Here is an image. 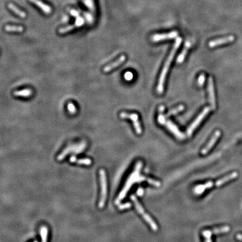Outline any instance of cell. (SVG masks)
Returning <instances> with one entry per match:
<instances>
[{"label": "cell", "mask_w": 242, "mask_h": 242, "mask_svg": "<svg viewBox=\"0 0 242 242\" xmlns=\"http://www.w3.org/2000/svg\"><path fill=\"white\" fill-rule=\"evenodd\" d=\"M142 166H143V163L141 161H139L137 163H136L134 171L132 172L131 176L128 177V178L127 180V182H126L123 189L122 190V191L121 192L120 194H119V196L117 197V200L115 201L116 204H119L121 201L124 199L126 195H127V194L128 192V190H130L131 187L135 183L141 182L143 181H147V182L148 181L149 178H147L146 177H144L141 175L140 172Z\"/></svg>", "instance_id": "obj_1"}, {"label": "cell", "mask_w": 242, "mask_h": 242, "mask_svg": "<svg viewBox=\"0 0 242 242\" xmlns=\"http://www.w3.org/2000/svg\"><path fill=\"white\" fill-rule=\"evenodd\" d=\"M181 43H182V39L180 38V37H178V38H177L176 40L174 45H173L171 52H170L169 56L168 57V59H167V60L166 61L164 66H163V69L162 71V73H161V75H160V77L159 79L158 87H157V91H158V94H159L163 93V87H164V83L166 81V77L167 76V73H168V72L170 65H171V63L172 62L173 57H174L175 54H176V51L179 49V47H180V45H181Z\"/></svg>", "instance_id": "obj_2"}, {"label": "cell", "mask_w": 242, "mask_h": 242, "mask_svg": "<svg viewBox=\"0 0 242 242\" xmlns=\"http://www.w3.org/2000/svg\"><path fill=\"white\" fill-rule=\"evenodd\" d=\"M238 176V173L236 172H234L231 173H229L225 176H224L223 178H221L219 180H218L216 182H208L204 184H200L196 186L194 190V192L195 193L196 195H200L202 194L207 189H209L211 187H213V186H221V185L224 184L226 182L230 181L231 180H233L235 178H236Z\"/></svg>", "instance_id": "obj_3"}, {"label": "cell", "mask_w": 242, "mask_h": 242, "mask_svg": "<svg viewBox=\"0 0 242 242\" xmlns=\"http://www.w3.org/2000/svg\"><path fill=\"white\" fill-rule=\"evenodd\" d=\"M131 200H132V202L134 203L135 206V207H136V209H137V210L138 212L142 214L143 217L144 218V219L146 221V222L149 225H150V227H151V229H152L153 231H158V225H157V224L154 222V221H153V220L152 219V218H151V217H150L148 214H147V213L145 212V210H144V209H143V207L141 206V204L139 203V201H138V200L137 199V198H136V196H134V195H132V196H131Z\"/></svg>", "instance_id": "obj_4"}, {"label": "cell", "mask_w": 242, "mask_h": 242, "mask_svg": "<svg viewBox=\"0 0 242 242\" xmlns=\"http://www.w3.org/2000/svg\"><path fill=\"white\" fill-rule=\"evenodd\" d=\"M100 179L101 184V196L100 200L99 202V207L102 209L104 207L106 199L107 196V182H106V176L105 171L103 169L100 170Z\"/></svg>", "instance_id": "obj_5"}, {"label": "cell", "mask_w": 242, "mask_h": 242, "mask_svg": "<svg viewBox=\"0 0 242 242\" xmlns=\"http://www.w3.org/2000/svg\"><path fill=\"white\" fill-rule=\"evenodd\" d=\"M210 108L209 106H207L203 109V110L200 112L199 115L194 120V121L190 125V127L187 129V135H188V137H190L192 135V132L194 131L199 127L200 124L201 123V122L203 121V119L206 117V116L208 114V113L210 110Z\"/></svg>", "instance_id": "obj_6"}, {"label": "cell", "mask_w": 242, "mask_h": 242, "mask_svg": "<svg viewBox=\"0 0 242 242\" xmlns=\"http://www.w3.org/2000/svg\"><path fill=\"white\" fill-rule=\"evenodd\" d=\"M120 117L121 118H127L130 119L133 122L134 127L135 128V131L137 134L140 135L142 132V129L141 127V123L139 121V116L137 114H128L127 112H121L120 114Z\"/></svg>", "instance_id": "obj_7"}, {"label": "cell", "mask_w": 242, "mask_h": 242, "mask_svg": "<svg viewBox=\"0 0 242 242\" xmlns=\"http://www.w3.org/2000/svg\"><path fill=\"white\" fill-rule=\"evenodd\" d=\"M178 36V32L177 31H172L167 34H156L151 36L153 42H159L162 40L173 39Z\"/></svg>", "instance_id": "obj_8"}, {"label": "cell", "mask_w": 242, "mask_h": 242, "mask_svg": "<svg viewBox=\"0 0 242 242\" xmlns=\"http://www.w3.org/2000/svg\"><path fill=\"white\" fill-rule=\"evenodd\" d=\"M208 92H209V100L210 104V107L212 108V110H215L216 100L215 96H214L213 80L211 77H209V81H208Z\"/></svg>", "instance_id": "obj_9"}, {"label": "cell", "mask_w": 242, "mask_h": 242, "mask_svg": "<svg viewBox=\"0 0 242 242\" xmlns=\"http://www.w3.org/2000/svg\"><path fill=\"white\" fill-rule=\"evenodd\" d=\"M235 37L233 36H227L225 37H223V38L218 39L215 40H211L209 43V47L210 48H214L218 46L225 45V44H227L229 43H232L234 41Z\"/></svg>", "instance_id": "obj_10"}, {"label": "cell", "mask_w": 242, "mask_h": 242, "mask_svg": "<svg viewBox=\"0 0 242 242\" xmlns=\"http://www.w3.org/2000/svg\"><path fill=\"white\" fill-rule=\"evenodd\" d=\"M164 125L166 126V128H168L170 132H172L176 136V138H178L180 140H183L185 138L184 135L179 130L178 128L176 127V125L173 124L171 121H166Z\"/></svg>", "instance_id": "obj_11"}, {"label": "cell", "mask_w": 242, "mask_h": 242, "mask_svg": "<svg viewBox=\"0 0 242 242\" xmlns=\"http://www.w3.org/2000/svg\"><path fill=\"white\" fill-rule=\"evenodd\" d=\"M221 135V132L219 131H217L215 132H214V134L213 135V137L210 139L209 142L208 143L207 145L204 147L202 149V151H201V153H202L203 155L207 154V153L210 151V149L213 147L214 144H215V143L218 140V139L220 137Z\"/></svg>", "instance_id": "obj_12"}, {"label": "cell", "mask_w": 242, "mask_h": 242, "mask_svg": "<svg viewBox=\"0 0 242 242\" xmlns=\"http://www.w3.org/2000/svg\"><path fill=\"white\" fill-rule=\"evenodd\" d=\"M229 230H230V227L229 226H224L222 227L215 228V229H213L212 230L203 231L202 234L204 236V237H209V236H212V235L227 233Z\"/></svg>", "instance_id": "obj_13"}, {"label": "cell", "mask_w": 242, "mask_h": 242, "mask_svg": "<svg viewBox=\"0 0 242 242\" xmlns=\"http://www.w3.org/2000/svg\"><path fill=\"white\" fill-rule=\"evenodd\" d=\"M84 20L83 18H81V17L79 16L77 18L76 20V23L74 24L73 25H71V26H68L66 27H64V28H60L59 30V33L60 34H65V33H67V32L71 31V30H72L75 28H78V27H80L82 25H84Z\"/></svg>", "instance_id": "obj_14"}, {"label": "cell", "mask_w": 242, "mask_h": 242, "mask_svg": "<svg viewBox=\"0 0 242 242\" xmlns=\"http://www.w3.org/2000/svg\"><path fill=\"white\" fill-rule=\"evenodd\" d=\"M125 60H126V56L125 55H121L117 61H115V62L112 63H111L110 65H107V66H106L104 68V71L105 73L109 72V71H110L112 69H115V68H117V67L120 66L122 63L125 62Z\"/></svg>", "instance_id": "obj_15"}, {"label": "cell", "mask_w": 242, "mask_h": 242, "mask_svg": "<svg viewBox=\"0 0 242 242\" xmlns=\"http://www.w3.org/2000/svg\"><path fill=\"white\" fill-rule=\"evenodd\" d=\"M30 2H32L33 3H35V4L38 6L39 8H40L42 9V11L47 13V14H49V13H51L52 12V9H51L50 7L48 5L45 4V3H44L43 2L40 1V0H29Z\"/></svg>", "instance_id": "obj_16"}, {"label": "cell", "mask_w": 242, "mask_h": 242, "mask_svg": "<svg viewBox=\"0 0 242 242\" xmlns=\"http://www.w3.org/2000/svg\"><path fill=\"white\" fill-rule=\"evenodd\" d=\"M192 46V43L190 42H186L185 44L183 50H182L181 53L180 54V55L178 56V59H177V63H182L184 62V61L185 59V57L186 56L187 53H188V51L189 50L190 48Z\"/></svg>", "instance_id": "obj_17"}, {"label": "cell", "mask_w": 242, "mask_h": 242, "mask_svg": "<svg viewBox=\"0 0 242 242\" xmlns=\"http://www.w3.org/2000/svg\"><path fill=\"white\" fill-rule=\"evenodd\" d=\"M84 149V147L81 148V146L77 147V148L76 147H68L66 149H65L64 151L62 153H61L60 155H59V156L57 157V159L58 160H62L65 158V155L67 154H68V153H70V152H75V151H75L76 149H77V150H79L80 151H81V150Z\"/></svg>", "instance_id": "obj_18"}, {"label": "cell", "mask_w": 242, "mask_h": 242, "mask_svg": "<svg viewBox=\"0 0 242 242\" xmlns=\"http://www.w3.org/2000/svg\"><path fill=\"white\" fill-rule=\"evenodd\" d=\"M70 162L72 163H77L78 164H81V165H86V166H90L91 164V160L89 158H84V159H77L76 157L72 156L71 157Z\"/></svg>", "instance_id": "obj_19"}, {"label": "cell", "mask_w": 242, "mask_h": 242, "mask_svg": "<svg viewBox=\"0 0 242 242\" xmlns=\"http://www.w3.org/2000/svg\"><path fill=\"white\" fill-rule=\"evenodd\" d=\"M32 94V91L30 89H24L22 90L15 91L14 95L16 96H23V97H30Z\"/></svg>", "instance_id": "obj_20"}, {"label": "cell", "mask_w": 242, "mask_h": 242, "mask_svg": "<svg viewBox=\"0 0 242 242\" xmlns=\"http://www.w3.org/2000/svg\"><path fill=\"white\" fill-rule=\"evenodd\" d=\"M8 8H9V9L12 10L13 12L16 13L17 15H18L20 17H21V18H24L26 16V13L24 12H23V11H22V10L18 9L16 6L12 4V3H9Z\"/></svg>", "instance_id": "obj_21"}, {"label": "cell", "mask_w": 242, "mask_h": 242, "mask_svg": "<svg viewBox=\"0 0 242 242\" xmlns=\"http://www.w3.org/2000/svg\"><path fill=\"white\" fill-rule=\"evenodd\" d=\"M184 110V106L180 105V106H178V107H176L174 109H172V110L169 111L168 113L165 116V117H166H166H171V116L177 114L178 113H179V112L183 111Z\"/></svg>", "instance_id": "obj_22"}, {"label": "cell", "mask_w": 242, "mask_h": 242, "mask_svg": "<svg viewBox=\"0 0 242 242\" xmlns=\"http://www.w3.org/2000/svg\"><path fill=\"white\" fill-rule=\"evenodd\" d=\"M5 30L8 32H22L24 28L22 26H10L7 25L5 27Z\"/></svg>", "instance_id": "obj_23"}, {"label": "cell", "mask_w": 242, "mask_h": 242, "mask_svg": "<svg viewBox=\"0 0 242 242\" xmlns=\"http://www.w3.org/2000/svg\"><path fill=\"white\" fill-rule=\"evenodd\" d=\"M40 236H41L42 242H47V235H48V229L45 226H43L40 229Z\"/></svg>", "instance_id": "obj_24"}, {"label": "cell", "mask_w": 242, "mask_h": 242, "mask_svg": "<svg viewBox=\"0 0 242 242\" xmlns=\"http://www.w3.org/2000/svg\"><path fill=\"white\" fill-rule=\"evenodd\" d=\"M67 108L71 114H75L76 112V108L75 106V105L73 103H71V102L68 104Z\"/></svg>", "instance_id": "obj_25"}, {"label": "cell", "mask_w": 242, "mask_h": 242, "mask_svg": "<svg viewBox=\"0 0 242 242\" xmlns=\"http://www.w3.org/2000/svg\"><path fill=\"white\" fill-rule=\"evenodd\" d=\"M204 82H205V75L201 74L199 77V80H198V84L200 86H203Z\"/></svg>", "instance_id": "obj_26"}, {"label": "cell", "mask_w": 242, "mask_h": 242, "mask_svg": "<svg viewBox=\"0 0 242 242\" xmlns=\"http://www.w3.org/2000/svg\"><path fill=\"white\" fill-rule=\"evenodd\" d=\"M131 204L129 203H127L125 204H120V205L118 206V209L120 210H124L126 209H128V208H131Z\"/></svg>", "instance_id": "obj_27"}, {"label": "cell", "mask_w": 242, "mask_h": 242, "mask_svg": "<svg viewBox=\"0 0 242 242\" xmlns=\"http://www.w3.org/2000/svg\"><path fill=\"white\" fill-rule=\"evenodd\" d=\"M133 77V75L131 72H127L125 74V78L128 81H130Z\"/></svg>", "instance_id": "obj_28"}, {"label": "cell", "mask_w": 242, "mask_h": 242, "mask_svg": "<svg viewBox=\"0 0 242 242\" xmlns=\"http://www.w3.org/2000/svg\"><path fill=\"white\" fill-rule=\"evenodd\" d=\"M70 13H71V14L72 15V16H75V17H79V15H80V13H79V12H78L77 11H76V10H73V9H72L71 10V11L70 12Z\"/></svg>", "instance_id": "obj_29"}, {"label": "cell", "mask_w": 242, "mask_h": 242, "mask_svg": "<svg viewBox=\"0 0 242 242\" xmlns=\"http://www.w3.org/2000/svg\"><path fill=\"white\" fill-rule=\"evenodd\" d=\"M143 189L142 188H139L138 190H137V195L138 196H142L143 195Z\"/></svg>", "instance_id": "obj_30"}, {"label": "cell", "mask_w": 242, "mask_h": 242, "mask_svg": "<svg viewBox=\"0 0 242 242\" xmlns=\"http://www.w3.org/2000/svg\"><path fill=\"white\" fill-rule=\"evenodd\" d=\"M236 238L238 240L242 241V234H237L236 236Z\"/></svg>", "instance_id": "obj_31"}, {"label": "cell", "mask_w": 242, "mask_h": 242, "mask_svg": "<svg viewBox=\"0 0 242 242\" xmlns=\"http://www.w3.org/2000/svg\"><path fill=\"white\" fill-rule=\"evenodd\" d=\"M205 239H206L205 242H212V240H211V236L206 237Z\"/></svg>", "instance_id": "obj_32"}, {"label": "cell", "mask_w": 242, "mask_h": 242, "mask_svg": "<svg viewBox=\"0 0 242 242\" xmlns=\"http://www.w3.org/2000/svg\"><path fill=\"white\" fill-rule=\"evenodd\" d=\"M34 242H38V241H35Z\"/></svg>", "instance_id": "obj_33"}]
</instances>
